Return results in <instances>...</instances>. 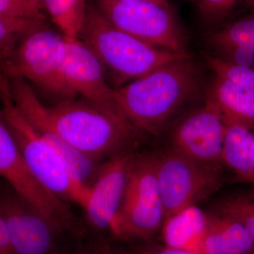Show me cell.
Returning <instances> with one entry per match:
<instances>
[{
	"instance_id": "cell-1",
	"label": "cell",
	"mask_w": 254,
	"mask_h": 254,
	"mask_svg": "<svg viewBox=\"0 0 254 254\" xmlns=\"http://www.w3.org/2000/svg\"><path fill=\"white\" fill-rule=\"evenodd\" d=\"M187 58L175 60L115 89L117 105L137 129L157 133L198 90Z\"/></svg>"
},
{
	"instance_id": "cell-2",
	"label": "cell",
	"mask_w": 254,
	"mask_h": 254,
	"mask_svg": "<svg viewBox=\"0 0 254 254\" xmlns=\"http://www.w3.org/2000/svg\"><path fill=\"white\" fill-rule=\"evenodd\" d=\"M42 113L52 129L81 153L102 160L130 148L136 128L123 115L89 103L63 100L52 108L42 103Z\"/></svg>"
},
{
	"instance_id": "cell-3",
	"label": "cell",
	"mask_w": 254,
	"mask_h": 254,
	"mask_svg": "<svg viewBox=\"0 0 254 254\" xmlns=\"http://www.w3.org/2000/svg\"><path fill=\"white\" fill-rule=\"evenodd\" d=\"M80 37L104 68L122 82L133 81L163 65L187 58V54L152 46L119 29L90 4Z\"/></svg>"
},
{
	"instance_id": "cell-4",
	"label": "cell",
	"mask_w": 254,
	"mask_h": 254,
	"mask_svg": "<svg viewBox=\"0 0 254 254\" xmlns=\"http://www.w3.org/2000/svg\"><path fill=\"white\" fill-rule=\"evenodd\" d=\"M0 108L25 161L37 180L64 201L86 206L89 189L73 177L67 165L18 110L9 95L7 79L0 83Z\"/></svg>"
},
{
	"instance_id": "cell-5",
	"label": "cell",
	"mask_w": 254,
	"mask_h": 254,
	"mask_svg": "<svg viewBox=\"0 0 254 254\" xmlns=\"http://www.w3.org/2000/svg\"><path fill=\"white\" fill-rule=\"evenodd\" d=\"M66 48V39L63 34L44 24L36 26L21 36L12 58L0 73L6 78H23L63 100H72L75 95L63 76Z\"/></svg>"
},
{
	"instance_id": "cell-6",
	"label": "cell",
	"mask_w": 254,
	"mask_h": 254,
	"mask_svg": "<svg viewBox=\"0 0 254 254\" xmlns=\"http://www.w3.org/2000/svg\"><path fill=\"white\" fill-rule=\"evenodd\" d=\"M165 212L154 155H137L111 231L118 237L149 240L163 227Z\"/></svg>"
},
{
	"instance_id": "cell-7",
	"label": "cell",
	"mask_w": 254,
	"mask_h": 254,
	"mask_svg": "<svg viewBox=\"0 0 254 254\" xmlns=\"http://www.w3.org/2000/svg\"><path fill=\"white\" fill-rule=\"evenodd\" d=\"M0 177L60 232L81 235L82 229L66 202L52 193L28 168L0 108Z\"/></svg>"
},
{
	"instance_id": "cell-8",
	"label": "cell",
	"mask_w": 254,
	"mask_h": 254,
	"mask_svg": "<svg viewBox=\"0 0 254 254\" xmlns=\"http://www.w3.org/2000/svg\"><path fill=\"white\" fill-rule=\"evenodd\" d=\"M97 9L115 27L152 46L187 54L168 4L153 0H97Z\"/></svg>"
},
{
	"instance_id": "cell-9",
	"label": "cell",
	"mask_w": 254,
	"mask_h": 254,
	"mask_svg": "<svg viewBox=\"0 0 254 254\" xmlns=\"http://www.w3.org/2000/svg\"><path fill=\"white\" fill-rule=\"evenodd\" d=\"M155 165L165 220L194 205L218 185L219 175L213 167L173 149L155 156Z\"/></svg>"
},
{
	"instance_id": "cell-10",
	"label": "cell",
	"mask_w": 254,
	"mask_h": 254,
	"mask_svg": "<svg viewBox=\"0 0 254 254\" xmlns=\"http://www.w3.org/2000/svg\"><path fill=\"white\" fill-rule=\"evenodd\" d=\"M10 96L41 138L61 157L75 180L90 189L96 178L102 160L81 153L64 141L52 129L42 113V103L31 85L23 78H7Z\"/></svg>"
},
{
	"instance_id": "cell-11",
	"label": "cell",
	"mask_w": 254,
	"mask_h": 254,
	"mask_svg": "<svg viewBox=\"0 0 254 254\" xmlns=\"http://www.w3.org/2000/svg\"><path fill=\"white\" fill-rule=\"evenodd\" d=\"M136 154L131 148L122 150L102 163L89 189L84 207L86 221L95 232L111 230L126 190Z\"/></svg>"
},
{
	"instance_id": "cell-12",
	"label": "cell",
	"mask_w": 254,
	"mask_h": 254,
	"mask_svg": "<svg viewBox=\"0 0 254 254\" xmlns=\"http://www.w3.org/2000/svg\"><path fill=\"white\" fill-rule=\"evenodd\" d=\"M225 127L223 115L208 97L201 108L177 125L172 135L173 149L208 166L222 163Z\"/></svg>"
},
{
	"instance_id": "cell-13",
	"label": "cell",
	"mask_w": 254,
	"mask_h": 254,
	"mask_svg": "<svg viewBox=\"0 0 254 254\" xmlns=\"http://www.w3.org/2000/svg\"><path fill=\"white\" fill-rule=\"evenodd\" d=\"M0 210L15 254L53 253L57 234L60 232L10 187L0 190Z\"/></svg>"
},
{
	"instance_id": "cell-14",
	"label": "cell",
	"mask_w": 254,
	"mask_h": 254,
	"mask_svg": "<svg viewBox=\"0 0 254 254\" xmlns=\"http://www.w3.org/2000/svg\"><path fill=\"white\" fill-rule=\"evenodd\" d=\"M63 76L73 95H81L88 103L125 117L117 105L115 89L107 83L104 66L79 38L66 39Z\"/></svg>"
},
{
	"instance_id": "cell-15",
	"label": "cell",
	"mask_w": 254,
	"mask_h": 254,
	"mask_svg": "<svg viewBox=\"0 0 254 254\" xmlns=\"http://www.w3.org/2000/svg\"><path fill=\"white\" fill-rule=\"evenodd\" d=\"M199 254H254V242L240 222L220 214L209 217Z\"/></svg>"
},
{
	"instance_id": "cell-16",
	"label": "cell",
	"mask_w": 254,
	"mask_h": 254,
	"mask_svg": "<svg viewBox=\"0 0 254 254\" xmlns=\"http://www.w3.org/2000/svg\"><path fill=\"white\" fill-rule=\"evenodd\" d=\"M208 222L209 216L194 205L165 219L162 227L165 247L199 254Z\"/></svg>"
},
{
	"instance_id": "cell-17",
	"label": "cell",
	"mask_w": 254,
	"mask_h": 254,
	"mask_svg": "<svg viewBox=\"0 0 254 254\" xmlns=\"http://www.w3.org/2000/svg\"><path fill=\"white\" fill-rule=\"evenodd\" d=\"M225 120L222 163L225 164L243 181L252 183L254 177L251 150L254 130L250 127Z\"/></svg>"
},
{
	"instance_id": "cell-18",
	"label": "cell",
	"mask_w": 254,
	"mask_h": 254,
	"mask_svg": "<svg viewBox=\"0 0 254 254\" xmlns=\"http://www.w3.org/2000/svg\"><path fill=\"white\" fill-rule=\"evenodd\" d=\"M208 97L224 118L254 130V95L230 80L216 76Z\"/></svg>"
},
{
	"instance_id": "cell-19",
	"label": "cell",
	"mask_w": 254,
	"mask_h": 254,
	"mask_svg": "<svg viewBox=\"0 0 254 254\" xmlns=\"http://www.w3.org/2000/svg\"><path fill=\"white\" fill-rule=\"evenodd\" d=\"M43 3L66 39L79 38L86 18V0H43Z\"/></svg>"
},
{
	"instance_id": "cell-20",
	"label": "cell",
	"mask_w": 254,
	"mask_h": 254,
	"mask_svg": "<svg viewBox=\"0 0 254 254\" xmlns=\"http://www.w3.org/2000/svg\"><path fill=\"white\" fill-rule=\"evenodd\" d=\"M209 43L215 50L234 46L254 47V14L241 18L214 33Z\"/></svg>"
},
{
	"instance_id": "cell-21",
	"label": "cell",
	"mask_w": 254,
	"mask_h": 254,
	"mask_svg": "<svg viewBox=\"0 0 254 254\" xmlns=\"http://www.w3.org/2000/svg\"><path fill=\"white\" fill-rule=\"evenodd\" d=\"M44 22L9 19L0 16V71L9 63L20 38Z\"/></svg>"
},
{
	"instance_id": "cell-22",
	"label": "cell",
	"mask_w": 254,
	"mask_h": 254,
	"mask_svg": "<svg viewBox=\"0 0 254 254\" xmlns=\"http://www.w3.org/2000/svg\"><path fill=\"white\" fill-rule=\"evenodd\" d=\"M220 215L240 222L254 242V196L237 195L222 202L219 209Z\"/></svg>"
},
{
	"instance_id": "cell-23",
	"label": "cell",
	"mask_w": 254,
	"mask_h": 254,
	"mask_svg": "<svg viewBox=\"0 0 254 254\" xmlns=\"http://www.w3.org/2000/svg\"><path fill=\"white\" fill-rule=\"evenodd\" d=\"M207 62L216 76L230 80L254 96V70L227 63L215 56H208Z\"/></svg>"
},
{
	"instance_id": "cell-24",
	"label": "cell",
	"mask_w": 254,
	"mask_h": 254,
	"mask_svg": "<svg viewBox=\"0 0 254 254\" xmlns=\"http://www.w3.org/2000/svg\"><path fill=\"white\" fill-rule=\"evenodd\" d=\"M0 16L9 19L44 22L40 6L31 0H0Z\"/></svg>"
},
{
	"instance_id": "cell-25",
	"label": "cell",
	"mask_w": 254,
	"mask_h": 254,
	"mask_svg": "<svg viewBox=\"0 0 254 254\" xmlns=\"http://www.w3.org/2000/svg\"><path fill=\"white\" fill-rule=\"evenodd\" d=\"M217 58L224 61L254 70V47L234 46L216 50Z\"/></svg>"
},
{
	"instance_id": "cell-26",
	"label": "cell",
	"mask_w": 254,
	"mask_h": 254,
	"mask_svg": "<svg viewBox=\"0 0 254 254\" xmlns=\"http://www.w3.org/2000/svg\"><path fill=\"white\" fill-rule=\"evenodd\" d=\"M240 0H200L199 11L208 21L220 19Z\"/></svg>"
},
{
	"instance_id": "cell-27",
	"label": "cell",
	"mask_w": 254,
	"mask_h": 254,
	"mask_svg": "<svg viewBox=\"0 0 254 254\" xmlns=\"http://www.w3.org/2000/svg\"><path fill=\"white\" fill-rule=\"evenodd\" d=\"M0 254H16L13 247L11 237H10L9 229L1 210H0Z\"/></svg>"
},
{
	"instance_id": "cell-28",
	"label": "cell",
	"mask_w": 254,
	"mask_h": 254,
	"mask_svg": "<svg viewBox=\"0 0 254 254\" xmlns=\"http://www.w3.org/2000/svg\"><path fill=\"white\" fill-rule=\"evenodd\" d=\"M126 254H198L189 251L176 250V249H142Z\"/></svg>"
},
{
	"instance_id": "cell-29",
	"label": "cell",
	"mask_w": 254,
	"mask_h": 254,
	"mask_svg": "<svg viewBox=\"0 0 254 254\" xmlns=\"http://www.w3.org/2000/svg\"><path fill=\"white\" fill-rule=\"evenodd\" d=\"M75 254H120L115 253V252H110V251L103 250H91L82 251V252H78Z\"/></svg>"
},
{
	"instance_id": "cell-30",
	"label": "cell",
	"mask_w": 254,
	"mask_h": 254,
	"mask_svg": "<svg viewBox=\"0 0 254 254\" xmlns=\"http://www.w3.org/2000/svg\"><path fill=\"white\" fill-rule=\"evenodd\" d=\"M31 1L41 6V4L43 3V0H31Z\"/></svg>"
},
{
	"instance_id": "cell-31",
	"label": "cell",
	"mask_w": 254,
	"mask_h": 254,
	"mask_svg": "<svg viewBox=\"0 0 254 254\" xmlns=\"http://www.w3.org/2000/svg\"><path fill=\"white\" fill-rule=\"evenodd\" d=\"M153 1H158V2L163 3V4H167L166 0H153Z\"/></svg>"
},
{
	"instance_id": "cell-32",
	"label": "cell",
	"mask_w": 254,
	"mask_h": 254,
	"mask_svg": "<svg viewBox=\"0 0 254 254\" xmlns=\"http://www.w3.org/2000/svg\"><path fill=\"white\" fill-rule=\"evenodd\" d=\"M3 75L1 74V73H0V81H1V78H2Z\"/></svg>"
}]
</instances>
